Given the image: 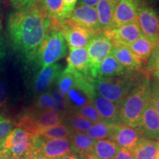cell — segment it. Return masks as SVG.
<instances>
[{"mask_svg": "<svg viewBox=\"0 0 159 159\" xmlns=\"http://www.w3.org/2000/svg\"><path fill=\"white\" fill-rule=\"evenodd\" d=\"M142 0H119L115 9L112 28L126 24L136 22Z\"/></svg>", "mask_w": 159, "mask_h": 159, "instance_id": "cell-13", "label": "cell"}, {"mask_svg": "<svg viewBox=\"0 0 159 159\" xmlns=\"http://www.w3.org/2000/svg\"><path fill=\"white\" fill-rule=\"evenodd\" d=\"M32 109L37 111L49 110L55 111V102L50 91H47L38 95Z\"/></svg>", "mask_w": 159, "mask_h": 159, "instance_id": "cell-31", "label": "cell"}, {"mask_svg": "<svg viewBox=\"0 0 159 159\" xmlns=\"http://www.w3.org/2000/svg\"><path fill=\"white\" fill-rule=\"evenodd\" d=\"M69 19L81 27L99 35L102 33L99 22L98 14L94 7L85 5L76 6Z\"/></svg>", "mask_w": 159, "mask_h": 159, "instance_id": "cell-14", "label": "cell"}, {"mask_svg": "<svg viewBox=\"0 0 159 159\" xmlns=\"http://www.w3.org/2000/svg\"><path fill=\"white\" fill-rule=\"evenodd\" d=\"M90 157H91V159H94V158H93V157H92V156H90Z\"/></svg>", "mask_w": 159, "mask_h": 159, "instance_id": "cell-45", "label": "cell"}, {"mask_svg": "<svg viewBox=\"0 0 159 159\" xmlns=\"http://www.w3.org/2000/svg\"><path fill=\"white\" fill-rule=\"evenodd\" d=\"M16 10L30 8L41 4V0H10Z\"/></svg>", "mask_w": 159, "mask_h": 159, "instance_id": "cell-38", "label": "cell"}, {"mask_svg": "<svg viewBox=\"0 0 159 159\" xmlns=\"http://www.w3.org/2000/svg\"><path fill=\"white\" fill-rule=\"evenodd\" d=\"M103 33L109 38L114 47H128L143 35L136 22L107 30Z\"/></svg>", "mask_w": 159, "mask_h": 159, "instance_id": "cell-10", "label": "cell"}, {"mask_svg": "<svg viewBox=\"0 0 159 159\" xmlns=\"http://www.w3.org/2000/svg\"><path fill=\"white\" fill-rule=\"evenodd\" d=\"M111 54L121 65L129 71H143L144 65L128 47H114Z\"/></svg>", "mask_w": 159, "mask_h": 159, "instance_id": "cell-18", "label": "cell"}, {"mask_svg": "<svg viewBox=\"0 0 159 159\" xmlns=\"http://www.w3.org/2000/svg\"><path fill=\"white\" fill-rule=\"evenodd\" d=\"M71 131L63 123L55 126L42 129L38 133L37 136L44 139H69Z\"/></svg>", "mask_w": 159, "mask_h": 159, "instance_id": "cell-27", "label": "cell"}, {"mask_svg": "<svg viewBox=\"0 0 159 159\" xmlns=\"http://www.w3.org/2000/svg\"><path fill=\"white\" fill-rule=\"evenodd\" d=\"M0 3H1V0H0Z\"/></svg>", "mask_w": 159, "mask_h": 159, "instance_id": "cell-46", "label": "cell"}, {"mask_svg": "<svg viewBox=\"0 0 159 159\" xmlns=\"http://www.w3.org/2000/svg\"><path fill=\"white\" fill-rule=\"evenodd\" d=\"M158 147V142L142 136L131 152L135 159H156Z\"/></svg>", "mask_w": 159, "mask_h": 159, "instance_id": "cell-21", "label": "cell"}, {"mask_svg": "<svg viewBox=\"0 0 159 159\" xmlns=\"http://www.w3.org/2000/svg\"><path fill=\"white\" fill-rule=\"evenodd\" d=\"M114 124L101 120L92 125L85 134L94 140L111 139Z\"/></svg>", "mask_w": 159, "mask_h": 159, "instance_id": "cell-26", "label": "cell"}, {"mask_svg": "<svg viewBox=\"0 0 159 159\" xmlns=\"http://www.w3.org/2000/svg\"><path fill=\"white\" fill-rule=\"evenodd\" d=\"M119 0H101L97 5L99 22L102 32L112 28L115 9Z\"/></svg>", "mask_w": 159, "mask_h": 159, "instance_id": "cell-20", "label": "cell"}, {"mask_svg": "<svg viewBox=\"0 0 159 159\" xmlns=\"http://www.w3.org/2000/svg\"><path fill=\"white\" fill-rule=\"evenodd\" d=\"M75 81V76L73 71L63 69L57 80V89L63 97H66L69 91L73 86Z\"/></svg>", "mask_w": 159, "mask_h": 159, "instance_id": "cell-29", "label": "cell"}, {"mask_svg": "<svg viewBox=\"0 0 159 159\" xmlns=\"http://www.w3.org/2000/svg\"><path fill=\"white\" fill-rule=\"evenodd\" d=\"M16 125V122L13 119L4 114H0V141L15 128Z\"/></svg>", "mask_w": 159, "mask_h": 159, "instance_id": "cell-35", "label": "cell"}, {"mask_svg": "<svg viewBox=\"0 0 159 159\" xmlns=\"http://www.w3.org/2000/svg\"><path fill=\"white\" fill-rule=\"evenodd\" d=\"M70 154H75V152L69 139H44L35 137L33 156H41L47 159H58Z\"/></svg>", "mask_w": 159, "mask_h": 159, "instance_id": "cell-6", "label": "cell"}, {"mask_svg": "<svg viewBox=\"0 0 159 159\" xmlns=\"http://www.w3.org/2000/svg\"><path fill=\"white\" fill-rule=\"evenodd\" d=\"M115 159H135V158L130 151L119 148Z\"/></svg>", "mask_w": 159, "mask_h": 159, "instance_id": "cell-40", "label": "cell"}, {"mask_svg": "<svg viewBox=\"0 0 159 159\" xmlns=\"http://www.w3.org/2000/svg\"><path fill=\"white\" fill-rule=\"evenodd\" d=\"M143 71L149 77H153L159 82V46H155L153 52L148 63L143 69Z\"/></svg>", "mask_w": 159, "mask_h": 159, "instance_id": "cell-30", "label": "cell"}, {"mask_svg": "<svg viewBox=\"0 0 159 159\" xmlns=\"http://www.w3.org/2000/svg\"><path fill=\"white\" fill-rule=\"evenodd\" d=\"M139 128L143 136L157 142L159 141V116L155 109L151 93L143 112Z\"/></svg>", "mask_w": 159, "mask_h": 159, "instance_id": "cell-15", "label": "cell"}, {"mask_svg": "<svg viewBox=\"0 0 159 159\" xmlns=\"http://www.w3.org/2000/svg\"><path fill=\"white\" fill-rule=\"evenodd\" d=\"M69 139L75 153H78L85 158L92 155L96 140L91 139L85 133L71 132Z\"/></svg>", "mask_w": 159, "mask_h": 159, "instance_id": "cell-19", "label": "cell"}, {"mask_svg": "<svg viewBox=\"0 0 159 159\" xmlns=\"http://www.w3.org/2000/svg\"><path fill=\"white\" fill-rule=\"evenodd\" d=\"M71 132L85 133L94 124L80 115L75 113H66L63 116V122Z\"/></svg>", "mask_w": 159, "mask_h": 159, "instance_id": "cell-25", "label": "cell"}, {"mask_svg": "<svg viewBox=\"0 0 159 159\" xmlns=\"http://www.w3.org/2000/svg\"><path fill=\"white\" fill-rule=\"evenodd\" d=\"M91 103L94 105L102 120L117 124L119 122L118 105L104 98L95 91L91 97Z\"/></svg>", "mask_w": 159, "mask_h": 159, "instance_id": "cell-17", "label": "cell"}, {"mask_svg": "<svg viewBox=\"0 0 159 159\" xmlns=\"http://www.w3.org/2000/svg\"><path fill=\"white\" fill-rule=\"evenodd\" d=\"M148 77L143 71H128L121 76L98 77L93 80V85L97 94L118 105Z\"/></svg>", "mask_w": 159, "mask_h": 159, "instance_id": "cell-2", "label": "cell"}, {"mask_svg": "<svg viewBox=\"0 0 159 159\" xmlns=\"http://www.w3.org/2000/svg\"><path fill=\"white\" fill-rule=\"evenodd\" d=\"M52 21L41 4L10 13L7 19V36L12 48L24 62L35 63Z\"/></svg>", "mask_w": 159, "mask_h": 159, "instance_id": "cell-1", "label": "cell"}, {"mask_svg": "<svg viewBox=\"0 0 159 159\" xmlns=\"http://www.w3.org/2000/svg\"><path fill=\"white\" fill-rule=\"evenodd\" d=\"M69 113H75V114L80 115L81 116L84 117V118L91 121L93 123L102 120L100 115L99 114L98 111H97L96 108H95L92 103H89V104L78 108L77 110L74 111V112Z\"/></svg>", "mask_w": 159, "mask_h": 159, "instance_id": "cell-32", "label": "cell"}, {"mask_svg": "<svg viewBox=\"0 0 159 159\" xmlns=\"http://www.w3.org/2000/svg\"><path fill=\"white\" fill-rule=\"evenodd\" d=\"M151 95L155 109L159 116V83L156 86H151Z\"/></svg>", "mask_w": 159, "mask_h": 159, "instance_id": "cell-39", "label": "cell"}, {"mask_svg": "<svg viewBox=\"0 0 159 159\" xmlns=\"http://www.w3.org/2000/svg\"><path fill=\"white\" fill-rule=\"evenodd\" d=\"M136 23L145 37L155 46L159 43V16L152 7L142 2L139 7Z\"/></svg>", "mask_w": 159, "mask_h": 159, "instance_id": "cell-9", "label": "cell"}, {"mask_svg": "<svg viewBox=\"0 0 159 159\" xmlns=\"http://www.w3.org/2000/svg\"><path fill=\"white\" fill-rule=\"evenodd\" d=\"M142 135V130L139 128H132L122 122H119L114 125L111 139L120 149L132 152Z\"/></svg>", "mask_w": 159, "mask_h": 159, "instance_id": "cell-11", "label": "cell"}, {"mask_svg": "<svg viewBox=\"0 0 159 159\" xmlns=\"http://www.w3.org/2000/svg\"><path fill=\"white\" fill-rule=\"evenodd\" d=\"M50 93L54 99L55 102V111L61 114L62 116H64L66 113V98L63 96L57 90V87L51 88Z\"/></svg>", "mask_w": 159, "mask_h": 159, "instance_id": "cell-33", "label": "cell"}, {"mask_svg": "<svg viewBox=\"0 0 159 159\" xmlns=\"http://www.w3.org/2000/svg\"><path fill=\"white\" fill-rule=\"evenodd\" d=\"M7 56V44L2 21H0V69L5 63Z\"/></svg>", "mask_w": 159, "mask_h": 159, "instance_id": "cell-37", "label": "cell"}, {"mask_svg": "<svg viewBox=\"0 0 159 159\" xmlns=\"http://www.w3.org/2000/svg\"><path fill=\"white\" fill-rule=\"evenodd\" d=\"M60 30L69 48H87L94 37V32L77 25L70 19L60 24Z\"/></svg>", "mask_w": 159, "mask_h": 159, "instance_id": "cell-8", "label": "cell"}, {"mask_svg": "<svg viewBox=\"0 0 159 159\" xmlns=\"http://www.w3.org/2000/svg\"><path fill=\"white\" fill-rule=\"evenodd\" d=\"M128 47L131 52L138 57L139 61L142 63L144 67L148 63L154 48L152 42L144 35H142L136 41L128 46Z\"/></svg>", "mask_w": 159, "mask_h": 159, "instance_id": "cell-24", "label": "cell"}, {"mask_svg": "<svg viewBox=\"0 0 159 159\" xmlns=\"http://www.w3.org/2000/svg\"><path fill=\"white\" fill-rule=\"evenodd\" d=\"M112 42L104 33L97 35L87 47L89 61V74L92 79L97 78L101 63L112 51Z\"/></svg>", "mask_w": 159, "mask_h": 159, "instance_id": "cell-7", "label": "cell"}, {"mask_svg": "<svg viewBox=\"0 0 159 159\" xmlns=\"http://www.w3.org/2000/svg\"><path fill=\"white\" fill-rule=\"evenodd\" d=\"M63 66L55 63L41 69L35 75L33 83V91L35 96L46 92L51 89L63 71Z\"/></svg>", "mask_w": 159, "mask_h": 159, "instance_id": "cell-12", "label": "cell"}, {"mask_svg": "<svg viewBox=\"0 0 159 159\" xmlns=\"http://www.w3.org/2000/svg\"><path fill=\"white\" fill-rule=\"evenodd\" d=\"M156 159H159V141H158V150H157V154H156Z\"/></svg>", "mask_w": 159, "mask_h": 159, "instance_id": "cell-44", "label": "cell"}, {"mask_svg": "<svg viewBox=\"0 0 159 159\" xmlns=\"http://www.w3.org/2000/svg\"><path fill=\"white\" fill-rule=\"evenodd\" d=\"M41 5L53 21L61 24L63 0H41Z\"/></svg>", "mask_w": 159, "mask_h": 159, "instance_id": "cell-28", "label": "cell"}, {"mask_svg": "<svg viewBox=\"0 0 159 159\" xmlns=\"http://www.w3.org/2000/svg\"><path fill=\"white\" fill-rule=\"evenodd\" d=\"M35 137L25 128L16 125L0 141V159H31Z\"/></svg>", "mask_w": 159, "mask_h": 159, "instance_id": "cell-4", "label": "cell"}, {"mask_svg": "<svg viewBox=\"0 0 159 159\" xmlns=\"http://www.w3.org/2000/svg\"><path fill=\"white\" fill-rule=\"evenodd\" d=\"M58 159H80V158H79L75 154H70V155H67V156H63L62 158H60Z\"/></svg>", "mask_w": 159, "mask_h": 159, "instance_id": "cell-42", "label": "cell"}, {"mask_svg": "<svg viewBox=\"0 0 159 159\" xmlns=\"http://www.w3.org/2000/svg\"><path fill=\"white\" fill-rule=\"evenodd\" d=\"M119 148L112 139L96 140L92 156L94 159H115Z\"/></svg>", "mask_w": 159, "mask_h": 159, "instance_id": "cell-22", "label": "cell"}, {"mask_svg": "<svg viewBox=\"0 0 159 159\" xmlns=\"http://www.w3.org/2000/svg\"><path fill=\"white\" fill-rule=\"evenodd\" d=\"M78 0H63V8L61 16V23L69 19L71 13L74 11Z\"/></svg>", "mask_w": 159, "mask_h": 159, "instance_id": "cell-36", "label": "cell"}, {"mask_svg": "<svg viewBox=\"0 0 159 159\" xmlns=\"http://www.w3.org/2000/svg\"><path fill=\"white\" fill-rule=\"evenodd\" d=\"M11 89L8 81L5 78H0V111L6 108L8 104Z\"/></svg>", "mask_w": 159, "mask_h": 159, "instance_id": "cell-34", "label": "cell"}, {"mask_svg": "<svg viewBox=\"0 0 159 159\" xmlns=\"http://www.w3.org/2000/svg\"><path fill=\"white\" fill-rule=\"evenodd\" d=\"M31 159H47L45 158H43V157H41V156H33L32 157Z\"/></svg>", "mask_w": 159, "mask_h": 159, "instance_id": "cell-43", "label": "cell"}, {"mask_svg": "<svg viewBox=\"0 0 159 159\" xmlns=\"http://www.w3.org/2000/svg\"><path fill=\"white\" fill-rule=\"evenodd\" d=\"M101 0H78V5H85L89 7H95Z\"/></svg>", "mask_w": 159, "mask_h": 159, "instance_id": "cell-41", "label": "cell"}, {"mask_svg": "<svg viewBox=\"0 0 159 159\" xmlns=\"http://www.w3.org/2000/svg\"><path fill=\"white\" fill-rule=\"evenodd\" d=\"M150 93V77H148L118 104L119 122L132 128H139Z\"/></svg>", "mask_w": 159, "mask_h": 159, "instance_id": "cell-3", "label": "cell"}, {"mask_svg": "<svg viewBox=\"0 0 159 159\" xmlns=\"http://www.w3.org/2000/svg\"><path fill=\"white\" fill-rule=\"evenodd\" d=\"M158 46H159V43H158Z\"/></svg>", "mask_w": 159, "mask_h": 159, "instance_id": "cell-47", "label": "cell"}, {"mask_svg": "<svg viewBox=\"0 0 159 159\" xmlns=\"http://www.w3.org/2000/svg\"><path fill=\"white\" fill-rule=\"evenodd\" d=\"M66 53L67 43L60 30V24L52 21L38 51L35 62L42 69L57 63Z\"/></svg>", "mask_w": 159, "mask_h": 159, "instance_id": "cell-5", "label": "cell"}, {"mask_svg": "<svg viewBox=\"0 0 159 159\" xmlns=\"http://www.w3.org/2000/svg\"><path fill=\"white\" fill-rule=\"evenodd\" d=\"M66 61V70L77 71L91 77L89 74V55L86 48H69Z\"/></svg>", "mask_w": 159, "mask_h": 159, "instance_id": "cell-16", "label": "cell"}, {"mask_svg": "<svg viewBox=\"0 0 159 159\" xmlns=\"http://www.w3.org/2000/svg\"><path fill=\"white\" fill-rule=\"evenodd\" d=\"M128 71L116 61L111 53L101 63L97 73V78L121 76L128 73Z\"/></svg>", "mask_w": 159, "mask_h": 159, "instance_id": "cell-23", "label": "cell"}]
</instances>
